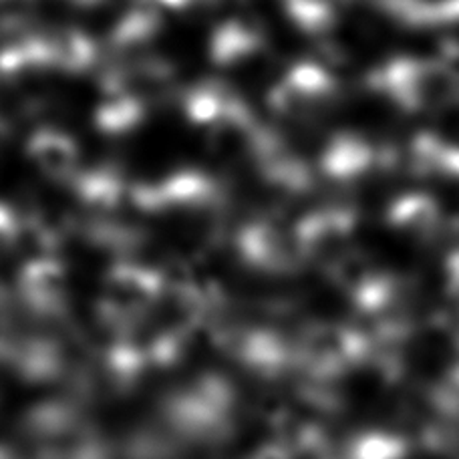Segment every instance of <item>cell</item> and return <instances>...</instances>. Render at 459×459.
<instances>
[{"mask_svg": "<svg viewBox=\"0 0 459 459\" xmlns=\"http://www.w3.org/2000/svg\"><path fill=\"white\" fill-rule=\"evenodd\" d=\"M29 153L32 161L53 178L69 176L77 166L79 150L75 139L61 134V131H39L29 142Z\"/></svg>", "mask_w": 459, "mask_h": 459, "instance_id": "obj_1", "label": "cell"}, {"mask_svg": "<svg viewBox=\"0 0 459 459\" xmlns=\"http://www.w3.org/2000/svg\"><path fill=\"white\" fill-rule=\"evenodd\" d=\"M16 234V224L11 212H8L4 206H0V248L11 244V240Z\"/></svg>", "mask_w": 459, "mask_h": 459, "instance_id": "obj_12", "label": "cell"}, {"mask_svg": "<svg viewBox=\"0 0 459 459\" xmlns=\"http://www.w3.org/2000/svg\"><path fill=\"white\" fill-rule=\"evenodd\" d=\"M433 206L431 202L428 200H407L397 206L395 212V222L405 228V230H411V232H428V228L433 222Z\"/></svg>", "mask_w": 459, "mask_h": 459, "instance_id": "obj_8", "label": "cell"}, {"mask_svg": "<svg viewBox=\"0 0 459 459\" xmlns=\"http://www.w3.org/2000/svg\"><path fill=\"white\" fill-rule=\"evenodd\" d=\"M254 459H292V457L289 449H286V446L284 447L273 446V447L262 449V452H258Z\"/></svg>", "mask_w": 459, "mask_h": 459, "instance_id": "obj_13", "label": "cell"}, {"mask_svg": "<svg viewBox=\"0 0 459 459\" xmlns=\"http://www.w3.org/2000/svg\"><path fill=\"white\" fill-rule=\"evenodd\" d=\"M252 30L240 27V24H226L214 39V59L218 63H232L248 55L256 47Z\"/></svg>", "mask_w": 459, "mask_h": 459, "instance_id": "obj_5", "label": "cell"}, {"mask_svg": "<svg viewBox=\"0 0 459 459\" xmlns=\"http://www.w3.org/2000/svg\"><path fill=\"white\" fill-rule=\"evenodd\" d=\"M24 281L37 300H43V297L55 300L56 294L61 292L63 273L53 262L40 260L24 270Z\"/></svg>", "mask_w": 459, "mask_h": 459, "instance_id": "obj_6", "label": "cell"}, {"mask_svg": "<svg viewBox=\"0 0 459 459\" xmlns=\"http://www.w3.org/2000/svg\"><path fill=\"white\" fill-rule=\"evenodd\" d=\"M407 444L391 433H365L351 444L349 459H405Z\"/></svg>", "mask_w": 459, "mask_h": 459, "instance_id": "obj_4", "label": "cell"}, {"mask_svg": "<svg viewBox=\"0 0 459 459\" xmlns=\"http://www.w3.org/2000/svg\"><path fill=\"white\" fill-rule=\"evenodd\" d=\"M47 55L63 69H85L93 59V45L77 30H63L47 45Z\"/></svg>", "mask_w": 459, "mask_h": 459, "instance_id": "obj_2", "label": "cell"}, {"mask_svg": "<svg viewBox=\"0 0 459 459\" xmlns=\"http://www.w3.org/2000/svg\"><path fill=\"white\" fill-rule=\"evenodd\" d=\"M155 278L150 270L137 266L115 268L109 274V292L123 302H143L153 297Z\"/></svg>", "mask_w": 459, "mask_h": 459, "instance_id": "obj_3", "label": "cell"}, {"mask_svg": "<svg viewBox=\"0 0 459 459\" xmlns=\"http://www.w3.org/2000/svg\"><path fill=\"white\" fill-rule=\"evenodd\" d=\"M302 27L307 29H323L334 16V8L341 0H286Z\"/></svg>", "mask_w": 459, "mask_h": 459, "instance_id": "obj_7", "label": "cell"}, {"mask_svg": "<svg viewBox=\"0 0 459 459\" xmlns=\"http://www.w3.org/2000/svg\"><path fill=\"white\" fill-rule=\"evenodd\" d=\"M142 109L135 100H115V103L105 105L100 113V123L108 131H121L137 123Z\"/></svg>", "mask_w": 459, "mask_h": 459, "instance_id": "obj_9", "label": "cell"}, {"mask_svg": "<svg viewBox=\"0 0 459 459\" xmlns=\"http://www.w3.org/2000/svg\"><path fill=\"white\" fill-rule=\"evenodd\" d=\"M6 3H19V0H0V4H6Z\"/></svg>", "mask_w": 459, "mask_h": 459, "instance_id": "obj_14", "label": "cell"}, {"mask_svg": "<svg viewBox=\"0 0 459 459\" xmlns=\"http://www.w3.org/2000/svg\"><path fill=\"white\" fill-rule=\"evenodd\" d=\"M158 29V16H153L145 11H134L126 21L119 24L117 39L123 43H137L155 32Z\"/></svg>", "mask_w": 459, "mask_h": 459, "instance_id": "obj_10", "label": "cell"}, {"mask_svg": "<svg viewBox=\"0 0 459 459\" xmlns=\"http://www.w3.org/2000/svg\"><path fill=\"white\" fill-rule=\"evenodd\" d=\"M85 187H87L89 200L100 202V204H111L115 200V195H117L119 186L111 174H95V176L89 174Z\"/></svg>", "mask_w": 459, "mask_h": 459, "instance_id": "obj_11", "label": "cell"}]
</instances>
